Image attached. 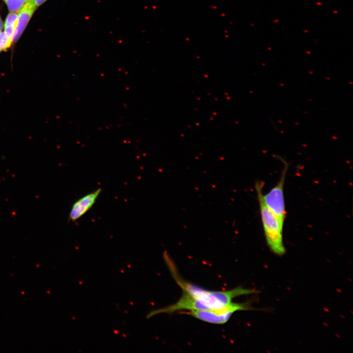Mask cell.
Wrapping results in <instances>:
<instances>
[{
    "label": "cell",
    "instance_id": "obj_4",
    "mask_svg": "<svg viewBox=\"0 0 353 353\" xmlns=\"http://www.w3.org/2000/svg\"><path fill=\"white\" fill-rule=\"evenodd\" d=\"M287 170V165H285L277 184L268 193L262 195L264 204L275 214L282 226L286 216L283 189Z\"/></svg>",
    "mask_w": 353,
    "mask_h": 353
},
{
    "label": "cell",
    "instance_id": "obj_11",
    "mask_svg": "<svg viewBox=\"0 0 353 353\" xmlns=\"http://www.w3.org/2000/svg\"><path fill=\"white\" fill-rule=\"evenodd\" d=\"M2 27H3V23H2L1 19L0 17V32H1V31L2 30Z\"/></svg>",
    "mask_w": 353,
    "mask_h": 353
},
{
    "label": "cell",
    "instance_id": "obj_8",
    "mask_svg": "<svg viewBox=\"0 0 353 353\" xmlns=\"http://www.w3.org/2000/svg\"><path fill=\"white\" fill-rule=\"evenodd\" d=\"M28 0H4L9 11L11 12H18Z\"/></svg>",
    "mask_w": 353,
    "mask_h": 353
},
{
    "label": "cell",
    "instance_id": "obj_5",
    "mask_svg": "<svg viewBox=\"0 0 353 353\" xmlns=\"http://www.w3.org/2000/svg\"><path fill=\"white\" fill-rule=\"evenodd\" d=\"M101 191V188L97 189L76 201L71 209L70 220L76 221L84 215L95 204Z\"/></svg>",
    "mask_w": 353,
    "mask_h": 353
},
{
    "label": "cell",
    "instance_id": "obj_10",
    "mask_svg": "<svg viewBox=\"0 0 353 353\" xmlns=\"http://www.w3.org/2000/svg\"><path fill=\"white\" fill-rule=\"evenodd\" d=\"M34 5L37 7L44 3L47 0H31Z\"/></svg>",
    "mask_w": 353,
    "mask_h": 353
},
{
    "label": "cell",
    "instance_id": "obj_3",
    "mask_svg": "<svg viewBox=\"0 0 353 353\" xmlns=\"http://www.w3.org/2000/svg\"><path fill=\"white\" fill-rule=\"evenodd\" d=\"M249 302L233 303L220 308L197 310L182 312L202 321L214 324H224L227 323L232 314L237 311L253 309Z\"/></svg>",
    "mask_w": 353,
    "mask_h": 353
},
{
    "label": "cell",
    "instance_id": "obj_9",
    "mask_svg": "<svg viewBox=\"0 0 353 353\" xmlns=\"http://www.w3.org/2000/svg\"><path fill=\"white\" fill-rule=\"evenodd\" d=\"M12 44V42L5 35L4 32H0V52L6 50Z\"/></svg>",
    "mask_w": 353,
    "mask_h": 353
},
{
    "label": "cell",
    "instance_id": "obj_2",
    "mask_svg": "<svg viewBox=\"0 0 353 353\" xmlns=\"http://www.w3.org/2000/svg\"><path fill=\"white\" fill-rule=\"evenodd\" d=\"M264 183L255 182V187L259 202L261 221L267 244L275 254L281 256L285 253L283 241V227L275 214L264 204L262 195Z\"/></svg>",
    "mask_w": 353,
    "mask_h": 353
},
{
    "label": "cell",
    "instance_id": "obj_1",
    "mask_svg": "<svg viewBox=\"0 0 353 353\" xmlns=\"http://www.w3.org/2000/svg\"><path fill=\"white\" fill-rule=\"evenodd\" d=\"M163 257L171 274L183 292L179 300L170 305V309L173 312L220 308L231 303L235 297L258 293L256 290L241 286L227 291L205 289L184 279L166 252H164Z\"/></svg>",
    "mask_w": 353,
    "mask_h": 353
},
{
    "label": "cell",
    "instance_id": "obj_6",
    "mask_svg": "<svg viewBox=\"0 0 353 353\" xmlns=\"http://www.w3.org/2000/svg\"><path fill=\"white\" fill-rule=\"evenodd\" d=\"M36 8L31 0H28L19 10L17 25L12 38V42H16L20 37Z\"/></svg>",
    "mask_w": 353,
    "mask_h": 353
},
{
    "label": "cell",
    "instance_id": "obj_7",
    "mask_svg": "<svg viewBox=\"0 0 353 353\" xmlns=\"http://www.w3.org/2000/svg\"><path fill=\"white\" fill-rule=\"evenodd\" d=\"M17 20L18 14L16 12H10L7 15L4 24V33L12 43Z\"/></svg>",
    "mask_w": 353,
    "mask_h": 353
}]
</instances>
